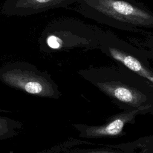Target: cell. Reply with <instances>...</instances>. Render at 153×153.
<instances>
[{"instance_id":"obj_6","label":"cell","mask_w":153,"mask_h":153,"mask_svg":"<svg viewBox=\"0 0 153 153\" xmlns=\"http://www.w3.org/2000/svg\"><path fill=\"white\" fill-rule=\"evenodd\" d=\"M149 114L148 109L139 108L132 111H123L112 115L105 122L98 125L73 124L72 127L78 131L81 138L85 139H114L126 134L124 128L127 124H134L139 115Z\"/></svg>"},{"instance_id":"obj_1","label":"cell","mask_w":153,"mask_h":153,"mask_svg":"<svg viewBox=\"0 0 153 153\" xmlns=\"http://www.w3.org/2000/svg\"><path fill=\"white\" fill-rule=\"evenodd\" d=\"M78 74L108 96L120 109H148L153 115V87L143 78L124 66L89 67Z\"/></svg>"},{"instance_id":"obj_7","label":"cell","mask_w":153,"mask_h":153,"mask_svg":"<svg viewBox=\"0 0 153 153\" xmlns=\"http://www.w3.org/2000/svg\"><path fill=\"white\" fill-rule=\"evenodd\" d=\"M81 0H5L0 4V14L27 17L46 11L67 7Z\"/></svg>"},{"instance_id":"obj_8","label":"cell","mask_w":153,"mask_h":153,"mask_svg":"<svg viewBox=\"0 0 153 153\" xmlns=\"http://www.w3.org/2000/svg\"><path fill=\"white\" fill-rule=\"evenodd\" d=\"M139 138L131 142L117 144H99L93 148H80L79 146L67 149L65 153H133L137 148Z\"/></svg>"},{"instance_id":"obj_4","label":"cell","mask_w":153,"mask_h":153,"mask_svg":"<svg viewBox=\"0 0 153 153\" xmlns=\"http://www.w3.org/2000/svg\"><path fill=\"white\" fill-rule=\"evenodd\" d=\"M0 81L6 85L32 96L58 99L62 93L45 71L22 61L8 62L0 67Z\"/></svg>"},{"instance_id":"obj_3","label":"cell","mask_w":153,"mask_h":153,"mask_svg":"<svg viewBox=\"0 0 153 153\" xmlns=\"http://www.w3.org/2000/svg\"><path fill=\"white\" fill-rule=\"evenodd\" d=\"M103 30L75 18L54 20L42 30L38 38L39 50L45 53L81 49L99 50Z\"/></svg>"},{"instance_id":"obj_9","label":"cell","mask_w":153,"mask_h":153,"mask_svg":"<svg viewBox=\"0 0 153 153\" xmlns=\"http://www.w3.org/2000/svg\"><path fill=\"white\" fill-rule=\"evenodd\" d=\"M22 127L20 121L0 115V140L18 135Z\"/></svg>"},{"instance_id":"obj_5","label":"cell","mask_w":153,"mask_h":153,"mask_svg":"<svg viewBox=\"0 0 153 153\" xmlns=\"http://www.w3.org/2000/svg\"><path fill=\"white\" fill-rule=\"evenodd\" d=\"M99 50L143 78L153 87V62L143 48L121 39L109 30H104Z\"/></svg>"},{"instance_id":"obj_2","label":"cell","mask_w":153,"mask_h":153,"mask_svg":"<svg viewBox=\"0 0 153 153\" xmlns=\"http://www.w3.org/2000/svg\"><path fill=\"white\" fill-rule=\"evenodd\" d=\"M76 11L96 22L120 30L142 33L153 29V11L136 0H81Z\"/></svg>"},{"instance_id":"obj_10","label":"cell","mask_w":153,"mask_h":153,"mask_svg":"<svg viewBox=\"0 0 153 153\" xmlns=\"http://www.w3.org/2000/svg\"><path fill=\"white\" fill-rule=\"evenodd\" d=\"M133 153H153V135L140 137L137 146Z\"/></svg>"}]
</instances>
